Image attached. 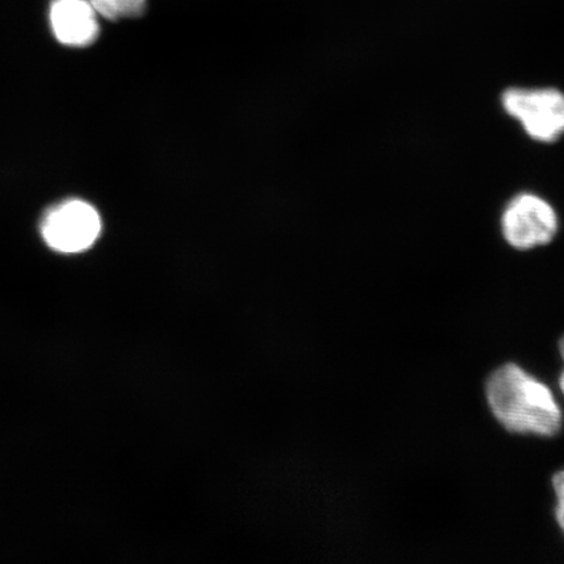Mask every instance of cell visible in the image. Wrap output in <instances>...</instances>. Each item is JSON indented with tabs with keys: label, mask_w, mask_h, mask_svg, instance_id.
<instances>
[{
	"label": "cell",
	"mask_w": 564,
	"mask_h": 564,
	"mask_svg": "<svg viewBox=\"0 0 564 564\" xmlns=\"http://www.w3.org/2000/svg\"><path fill=\"white\" fill-rule=\"evenodd\" d=\"M485 399L507 433L554 438L563 430L564 413L552 388L518 364L507 362L490 373Z\"/></svg>",
	"instance_id": "6da1fadb"
},
{
	"label": "cell",
	"mask_w": 564,
	"mask_h": 564,
	"mask_svg": "<svg viewBox=\"0 0 564 564\" xmlns=\"http://www.w3.org/2000/svg\"><path fill=\"white\" fill-rule=\"evenodd\" d=\"M101 217L89 203L70 199L48 209L41 221V236L52 250L77 253L90 249L101 235Z\"/></svg>",
	"instance_id": "7a4b0ae2"
},
{
	"label": "cell",
	"mask_w": 564,
	"mask_h": 564,
	"mask_svg": "<svg viewBox=\"0 0 564 564\" xmlns=\"http://www.w3.org/2000/svg\"><path fill=\"white\" fill-rule=\"evenodd\" d=\"M503 108L523 124L528 135L534 140L552 141L564 133V95L555 89L506 90Z\"/></svg>",
	"instance_id": "3957f363"
},
{
	"label": "cell",
	"mask_w": 564,
	"mask_h": 564,
	"mask_svg": "<svg viewBox=\"0 0 564 564\" xmlns=\"http://www.w3.org/2000/svg\"><path fill=\"white\" fill-rule=\"evenodd\" d=\"M502 228L506 241L514 249L529 250L552 241L558 218L549 203L539 196L523 194L506 208Z\"/></svg>",
	"instance_id": "277c9868"
},
{
	"label": "cell",
	"mask_w": 564,
	"mask_h": 564,
	"mask_svg": "<svg viewBox=\"0 0 564 564\" xmlns=\"http://www.w3.org/2000/svg\"><path fill=\"white\" fill-rule=\"evenodd\" d=\"M48 23L56 41L68 47L90 46L100 34L98 13L89 0H53Z\"/></svg>",
	"instance_id": "5b68a950"
},
{
	"label": "cell",
	"mask_w": 564,
	"mask_h": 564,
	"mask_svg": "<svg viewBox=\"0 0 564 564\" xmlns=\"http://www.w3.org/2000/svg\"><path fill=\"white\" fill-rule=\"evenodd\" d=\"M98 17L106 20L119 21L143 15L147 0H89Z\"/></svg>",
	"instance_id": "8992f818"
},
{
	"label": "cell",
	"mask_w": 564,
	"mask_h": 564,
	"mask_svg": "<svg viewBox=\"0 0 564 564\" xmlns=\"http://www.w3.org/2000/svg\"><path fill=\"white\" fill-rule=\"evenodd\" d=\"M555 497L554 519L564 534V469L556 471L552 478Z\"/></svg>",
	"instance_id": "52a82bcc"
},
{
	"label": "cell",
	"mask_w": 564,
	"mask_h": 564,
	"mask_svg": "<svg viewBox=\"0 0 564 564\" xmlns=\"http://www.w3.org/2000/svg\"><path fill=\"white\" fill-rule=\"evenodd\" d=\"M558 355L563 361V370L561 371L558 380H556V383H558L560 391L562 392L564 398V335L560 338L558 341Z\"/></svg>",
	"instance_id": "ba28073f"
}]
</instances>
